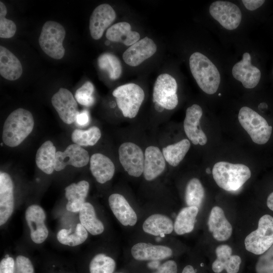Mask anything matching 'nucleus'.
Instances as JSON below:
<instances>
[{"label":"nucleus","instance_id":"nucleus-24","mask_svg":"<svg viewBox=\"0 0 273 273\" xmlns=\"http://www.w3.org/2000/svg\"><path fill=\"white\" fill-rule=\"evenodd\" d=\"M89 161L91 173L98 183L104 184L113 177L115 166L109 157L101 153H95Z\"/></svg>","mask_w":273,"mask_h":273},{"label":"nucleus","instance_id":"nucleus-38","mask_svg":"<svg viewBox=\"0 0 273 273\" xmlns=\"http://www.w3.org/2000/svg\"><path fill=\"white\" fill-rule=\"evenodd\" d=\"M7 10L5 4L0 2V37L9 38L13 37L16 31L17 27L12 20L7 19L5 16Z\"/></svg>","mask_w":273,"mask_h":273},{"label":"nucleus","instance_id":"nucleus-11","mask_svg":"<svg viewBox=\"0 0 273 273\" xmlns=\"http://www.w3.org/2000/svg\"><path fill=\"white\" fill-rule=\"evenodd\" d=\"M51 102L61 119L70 124L76 121L79 113L77 101L68 89L61 87L52 97Z\"/></svg>","mask_w":273,"mask_h":273},{"label":"nucleus","instance_id":"nucleus-51","mask_svg":"<svg viewBox=\"0 0 273 273\" xmlns=\"http://www.w3.org/2000/svg\"><path fill=\"white\" fill-rule=\"evenodd\" d=\"M118 273H121V272H118Z\"/></svg>","mask_w":273,"mask_h":273},{"label":"nucleus","instance_id":"nucleus-6","mask_svg":"<svg viewBox=\"0 0 273 273\" xmlns=\"http://www.w3.org/2000/svg\"><path fill=\"white\" fill-rule=\"evenodd\" d=\"M123 115L129 118L135 117L145 98V93L139 85L130 83L119 86L112 93Z\"/></svg>","mask_w":273,"mask_h":273},{"label":"nucleus","instance_id":"nucleus-3","mask_svg":"<svg viewBox=\"0 0 273 273\" xmlns=\"http://www.w3.org/2000/svg\"><path fill=\"white\" fill-rule=\"evenodd\" d=\"M212 173L218 186L228 191L238 190L251 175V170L247 166L225 161L216 163Z\"/></svg>","mask_w":273,"mask_h":273},{"label":"nucleus","instance_id":"nucleus-27","mask_svg":"<svg viewBox=\"0 0 273 273\" xmlns=\"http://www.w3.org/2000/svg\"><path fill=\"white\" fill-rule=\"evenodd\" d=\"M106 37L111 41L121 42L126 46H130L140 40V35L138 32L131 30L129 23L120 22L108 28Z\"/></svg>","mask_w":273,"mask_h":273},{"label":"nucleus","instance_id":"nucleus-5","mask_svg":"<svg viewBox=\"0 0 273 273\" xmlns=\"http://www.w3.org/2000/svg\"><path fill=\"white\" fill-rule=\"evenodd\" d=\"M66 35L64 27L54 21L43 24L38 38L39 44L43 52L55 59H62L65 54L63 42Z\"/></svg>","mask_w":273,"mask_h":273},{"label":"nucleus","instance_id":"nucleus-15","mask_svg":"<svg viewBox=\"0 0 273 273\" xmlns=\"http://www.w3.org/2000/svg\"><path fill=\"white\" fill-rule=\"evenodd\" d=\"M25 215L31 240L36 244L42 243L49 234L44 224L46 216L43 209L38 205H31L26 209Z\"/></svg>","mask_w":273,"mask_h":273},{"label":"nucleus","instance_id":"nucleus-8","mask_svg":"<svg viewBox=\"0 0 273 273\" xmlns=\"http://www.w3.org/2000/svg\"><path fill=\"white\" fill-rule=\"evenodd\" d=\"M177 89V82L172 76L167 73L161 74L158 76L154 84L153 100L163 108L172 110L178 102Z\"/></svg>","mask_w":273,"mask_h":273},{"label":"nucleus","instance_id":"nucleus-43","mask_svg":"<svg viewBox=\"0 0 273 273\" xmlns=\"http://www.w3.org/2000/svg\"><path fill=\"white\" fill-rule=\"evenodd\" d=\"M176 263L172 260H168L160 265L153 273H177Z\"/></svg>","mask_w":273,"mask_h":273},{"label":"nucleus","instance_id":"nucleus-10","mask_svg":"<svg viewBox=\"0 0 273 273\" xmlns=\"http://www.w3.org/2000/svg\"><path fill=\"white\" fill-rule=\"evenodd\" d=\"M118 154L121 164L129 175L139 177L143 173L145 157L139 146L124 143L119 148Z\"/></svg>","mask_w":273,"mask_h":273},{"label":"nucleus","instance_id":"nucleus-33","mask_svg":"<svg viewBox=\"0 0 273 273\" xmlns=\"http://www.w3.org/2000/svg\"><path fill=\"white\" fill-rule=\"evenodd\" d=\"M87 237V230L81 223L77 224L74 232L72 233L71 229H63L58 232L57 236L60 243L72 247L83 243Z\"/></svg>","mask_w":273,"mask_h":273},{"label":"nucleus","instance_id":"nucleus-22","mask_svg":"<svg viewBox=\"0 0 273 273\" xmlns=\"http://www.w3.org/2000/svg\"><path fill=\"white\" fill-rule=\"evenodd\" d=\"M108 202L114 215L122 225L135 224L136 214L124 196L117 193L113 194L109 196Z\"/></svg>","mask_w":273,"mask_h":273},{"label":"nucleus","instance_id":"nucleus-16","mask_svg":"<svg viewBox=\"0 0 273 273\" xmlns=\"http://www.w3.org/2000/svg\"><path fill=\"white\" fill-rule=\"evenodd\" d=\"M89 160L86 150L77 144H71L63 152H56L55 170L61 171L69 165L82 167L86 165Z\"/></svg>","mask_w":273,"mask_h":273},{"label":"nucleus","instance_id":"nucleus-23","mask_svg":"<svg viewBox=\"0 0 273 273\" xmlns=\"http://www.w3.org/2000/svg\"><path fill=\"white\" fill-rule=\"evenodd\" d=\"M143 174L145 178L151 181L160 175L165 168V159L162 152L157 147L151 146L145 151Z\"/></svg>","mask_w":273,"mask_h":273},{"label":"nucleus","instance_id":"nucleus-34","mask_svg":"<svg viewBox=\"0 0 273 273\" xmlns=\"http://www.w3.org/2000/svg\"><path fill=\"white\" fill-rule=\"evenodd\" d=\"M99 68L106 71L110 78L116 80L120 77L122 73V66L119 59L114 54L105 53L98 59Z\"/></svg>","mask_w":273,"mask_h":273},{"label":"nucleus","instance_id":"nucleus-41","mask_svg":"<svg viewBox=\"0 0 273 273\" xmlns=\"http://www.w3.org/2000/svg\"><path fill=\"white\" fill-rule=\"evenodd\" d=\"M14 273H34L29 259L22 255L18 256L16 259Z\"/></svg>","mask_w":273,"mask_h":273},{"label":"nucleus","instance_id":"nucleus-13","mask_svg":"<svg viewBox=\"0 0 273 273\" xmlns=\"http://www.w3.org/2000/svg\"><path fill=\"white\" fill-rule=\"evenodd\" d=\"M202 114V108L199 105L193 104L187 109L184 121V130L188 139L193 144L201 146L207 142V136L200 126Z\"/></svg>","mask_w":273,"mask_h":273},{"label":"nucleus","instance_id":"nucleus-18","mask_svg":"<svg viewBox=\"0 0 273 273\" xmlns=\"http://www.w3.org/2000/svg\"><path fill=\"white\" fill-rule=\"evenodd\" d=\"M14 207V184L10 175L0 173V225L4 224L11 216Z\"/></svg>","mask_w":273,"mask_h":273},{"label":"nucleus","instance_id":"nucleus-29","mask_svg":"<svg viewBox=\"0 0 273 273\" xmlns=\"http://www.w3.org/2000/svg\"><path fill=\"white\" fill-rule=\"evenodd\" d=\"M56 149L51 141L43 143L37 151L35 162L41 171L52 174L55 167Z\"/></svg>","mask_w":273,"mask_h":273},{"label":"nucleus","instance_id":"nucleus-2","mask_svg":"<svg viewBox=\"0 0 273 273\" xmlns=\"http://www.w3.org/2000/svg\"><path fill=\"white\" fill-rule=\"evenodd\" d=\"M189 65L199 87L207 94H215L218 89L221 77L213 62L205 55L196 52L191 55Z\"/></svg>","mask_w":273,"mask_h":273},{"label":"nucleus","instance_id":"nucleus-40","mask_svg":"<svg viewBox=\"0 0 273 273\" xmlns=\"http://www.w3.org/2000/svg\"><path fill=\"white\" fill-rule=\"evenodd\" d=\"M255 268L256 273H273V244L259 257Z\"/></svg>","mask_w":273,"mask_h":273},{"label":"nucleus","instance_id":"nucleus-50","mask_svg":"<svg viewBox=\"0 0 273 273\" xmlns=\"http://www.w3.org/2000/svg\"><path fill=\"white\" fill-rule=\"evenodd\" d=\"M272 74H273V69H272Z\"/></svg>","mask_w":273,"mask_h":273},{"label":"nucleus","instance_id":"nucleus-46","mask_svg":"<svg viewBox=\"0 0 273 273\" xmlns=\"http://www.w3.org/2000/svg\"><path fill=\"white\" fill-rule=\"evenodd\" d=\"M266 205L267 207L273 211V191L267 196L266 199Z\"/></svg>","mask_w":273,"mask_h":273},{"label":"nucleus","instance_id":"nucleus-42","mask_svg":"<svg viewBox=\"0 0 273 273\" xmlns=\"http://www.w3.org/2000/svg\"><path fill=\"white\" fill-rule=\"evenodd\" d=\"M15 262L12 257L3 258L0 262V273H14Z\"/></svg>","mask_w":273,"mask_h":273},{"label":"nucleus","instance_id":"nucleus-31","mask_svg":"<svg viewBox=\"0 0 273 273\" xmlns=\"http://www.w3.org/2000/svg\"><path fill=\"white\" fill-rule=\"evenodd\" d=\"M199 208L188 206L182 208L178 213L174 223V231L179 235L191 232L195 226Z\"/></svg>","mask_w":273,"mask_h":273},{"label":"nucleus","instance_id":"nucleus-45","mask_svg":"<svg viewBox=\"0 0 273 273\" xmlns=\"http://www.w3.org/2000/svg\"><path fill=\"white\" fill-rule=\"evenodd\" d=\"M77 124L80 126L86 125L89 121V115L87 111H83L79 112L76 119Z\"/></svg>","mask_w":273,"mask_h":273},{"label":"nucleus","instance_id":"nucleus-47","mask_svg":"<svg viewBox=\"0 0 273 273\" xmlns=\"http://www.w3.org/2000/svg\"><path fill=\"white\" fill-rule=\"evenodd\" d=\"M181 273H196V271L192 265H188L184 267Z\"/></svg>","mask_w":273,"mask_h":273},{"label":"nucleus","instance_id":"nucleus-9","mask_svg":"<svg viewBox=\"0 0 273 273\" xmlns=\"http://www.w3.org/2000/svg\"><path fill=\"white\" fill-rule=\"evenodd\" d=\"M209 12L214 19L229 30L238 28L242 20L240 8L230 2L215 1L210 5Z\"/></svg>","mask_w":273,"mask_h":273},{"label":"nucleus","instance_id":"nucleus-37","mask_svg":"<svg viewBox=\"0 0 273 273\" xmlns=\"http://www.w3.org/2000/svg\"><path fill=\"white\" fill-rule=\"evenodd\" d=\"M115 266L113 258L104 254H98L90 262L89 271L90 273H113Z\"/></svg>","mask_w":273,"mask_h":273},{"label":"nucleus","instance_id":"nucleus-32","mask_svg":"<svg viewBox=\"0 0 273 273\" xmlns=\"http://www.w3.org/2000/svg\"><path fill=\"white\" fill-rule=\"evenodd\" d=\"M190 146L189 140L185 139L163 148L162 153L165 161L172 166H177L184 158Z\"/></svg>","mask_w":273,"mask_h":273},{"label":"nucleus","instance_id":"nucleus-36","mask_svg":"<svg viewBox=\"0 0 273 273\" xmlns=\"http://www.w3.org/2000/svg\"><path fill=\"white\" fill-rule=\"evenodd\" d=\"M101 136L100 129L97 126H93L87 130H74L71 134V140L80 146H92L98 142Z\"/></svg>","mask_w":273,"mask_h":273},{"label":"nucleus","instance_id":"nucleus-49","mask_svg":"<svg viewBox=\"0 0 273 273\" xmlns=\"http://www.w3.org/2000/svg\"><path fill=\"white\" fill-rule=\"evenodd\" d=\"M206 172H207V173H210V169H209V168H207V169H206Z\"/></svg>","mask_w":273,"mask_h":273},{"label":"nucleus","instance_id":"nucleus-7","mask_svg":"<svg viewBox=\"0 0 273 273\" xmlns=\"http://www.w3.org/2000/svg\"><path fill=\"white\" fill-rule=\"evenodd\" d=\"M244 243L246 250L255 255L265 252L273 244V217L262 216L257 229L246 236Z\"/></svg>","mask_w":273,"mask_h":273},{"label":"nucleus","instance_id":"nucleus-14","mask_svg":"<svg viewBox=\"0 0 273 273\" xmlns=\"http://www.w3.org/2000/svg\"><path fill=\"white\" fill-rule=\"evenodd\" d=\"M116 15L112 7L103 4L97 7L92 12L89 19V31L92 38L100 39L105 30L116 19Z\"/></svg>","mask_w":273,"mask_h":273},{"label":"nucleus","instance_id":"nucleus-17","mask_svg":"<svg viewBox=\"0 0 273 273\" xmlns=\"http://www.w3.org/2000/svg\"><path fill=\"white\" fill-rule=\"evenodd\" d=\"M157 51L154 41L145 37L130 46L123 54L122 58L126 64L135 67L152 56Z\"/></svg>","mask_w":273,"mask_h":273},{"label":"nucleus","instance_id":"nucleus-25","mask_svg":"<svg viewBox=\"0 0 273 273\" xmlns=\"http://www.w3.org/2000/svg\"><path fill=\"white\" fill-rule=\"evenodd\" d=\"M89 188V183L84 180L72 183L65 188V197L68 200L66 208L68 211L79 212L85 202Z\"/></svg>","mask_w":273,"mask_h":273},{"label":"nucleus","instance_id":"nucleus-30","mask_svg":"<svg viewBox=\"0 0 273 273\" xmlns=\"http://www.w3.org/2000/svg\"><path fill=\"white\" fill-rule=\"evenodd\" d=\"M80 223L90 234L98 235L104 230L103 223L96 216L94 206L88 202H85L79 212Z\"/></svg>","mask_w":273,"mask_h":273},{"label":"nucleus","instance_id":"nucleus-26","mask_svg":"<svg viewBox=\"0 0 273 273\" xmlns=\"http://www.w3.org/2000/svg\"><path fill=\"white\" fill-rule=\"evenodd\" d=\"M22 66L16 56L3 46H0V74L9 80H15L22 74Z\"/></svg>","mask_w":273,"mask_h":273},{"label":"nucleus","instance_id":"nucleus-21","mask_svg":"<svg viewBox=\"0 0 273 273\" xmlns=\"http://www.w3.org/2000/svg\"><path fill=\"white\" fill-rule=\"evenodd\" d=\"M131 253L136 260L153 261L163 260L170 257L172 251L166 246L140 242L132 246Z\"/></svg>","mask_w":273,"mask_h":273},{"label":"nucleus","instance_id":"nucleus-39","mask_svg":"<svg viewBox=\"0 0 273 273\" xmlns=\"http://www.w3.org/2000/svg\"><path fill=\"white\" fill-rule=\"evenodd\" d=\"M94 92V85L91 82L87 81L76 90L75 99L81 105L91 106L95 102L93 96Z\"/></svg>","mask_w":273,"mask_h":273},{"label":"nucleus","instance_id":"nucleus-19","mask_svg":"<svg viewBox=\"0 0 273 273\" xmlns=\"http://www.w3.org/2000/svg\"><path fill=\"white\" fill-rule=\"evenodd\" d=\"M207 224L209 231L218 241H225L232 234V226L226 218L223 209L219 206L212 208Z\"/></svg>","mask_w":273,"mask_h":273},{"label":"nucleus","instance_id":"nucleus-20","mask_svg":"<svg viewBox=\"0 0 273 273\" xmlns=\"http://www.w3.org/2000/svg\"><path fill=\"white\" fill-rule=\"evenodd\" d=\"M216 259L212 264L215 273H220L225 269L227 273H237L242 260L237 255H232L231 247L226 244L218 246L215 249Z\"/></svg>","mask_w":273,"mask_h":273},{"label":"nucleus","instance_id":"nucleus-48","mask_svg":"<svg viewBox=\"0 0 273 273\" xmlns=\"http://www.w3.org/2000/svg\"><path fill=\"white\" fill-rule=\"evenodd\" d=\"M149 267L151 268H157L159 265V260H153L148 264Z\"/></svg>","mask_w":273,"mask_h":273},{"label":"nucleus","instance_id":"nucleus-4","mask_svg":"<svg viewBox=\"0 0 273 273\" xmlns=\"http://www.w3.org/2000/svg\"><path fill=\"white\" fill-rule=\"evenodd\" d=\"M238 120L254 143L264 145L270 141L273 127L257 112L248 107H242L238 113Z\"/></svg>","mask_w":273,"mask_h":273},{"label":"nucleus","instance_id":"nucleus-12","mask_svg":"<svg viewBox=\"0 0 273 273\" xmlns=\"http://www.w3.org/2000/svg\"><path fill=\"white\" fill-rule=\"evenodd\" d=\"M232 75L246 88H253L259 83L261 73L260 70L251 64L250 54L245 52L242 59L236 63L232 68Z\"/></svg>","mask_w":273,"mask_h":273},{"label":"nucleus","instance_id":"nucleus-28","mask_svg":"<svg viewBox=\"0 0 273 273\" xmlns=\"http://www.w3.org/2000/svg\"><path fill=\"white\" fill-rule=\"evenodd\" d=\"M143 231L154 236L164 237L165 234H170L174 230L171 219L166 215L154 214L149 216L143 224Z\"/></svg>","mask_w":273,"mask_h":273},{"label":"nucleus","instance_id":"nucleus-44","mask_svg":"<svg viewBox=\"0 0 273 273\" xmlns=\"http://www.w3.org/2000/svg\"><path fill=\"white\" fill-rule=\"evenodd\" d=\"M263 0H243L242 3L245 7L248 10L253 11L261 6L264 3Z\"/></svg>","mask_w":273,"mask_h":273},{"label":"nucleus","instance_id":"nucleus-35","mask_svg":"<svg viewBox=\"0 0 273 273\" xmlns=\"http://www.w3.org/2000/svg\"><path fill=\"white\" fill-rule=\"evenodd\" d=\"M205 196L204 189L199 179L193 178L187 183L185 201L188 206L199 208Z\"/></svg>","mask_w":273,"mask_h":273},{"label":"nucleus","instance_id":"nucleus-1","mask_svg":"<svg viewBox=\"0 0 273 273\" xmlns=\"http://www.w3.org/2000/svg\"><path fill=\"white\" fill-rule=\"evenodd\" d=\"M34 125L31 113L19 108L13 111L6 119L3 129V142L10 147L19 145L31 133Z\"/></svg>","mask_w":273,"mask_h":273}]
</instances>
